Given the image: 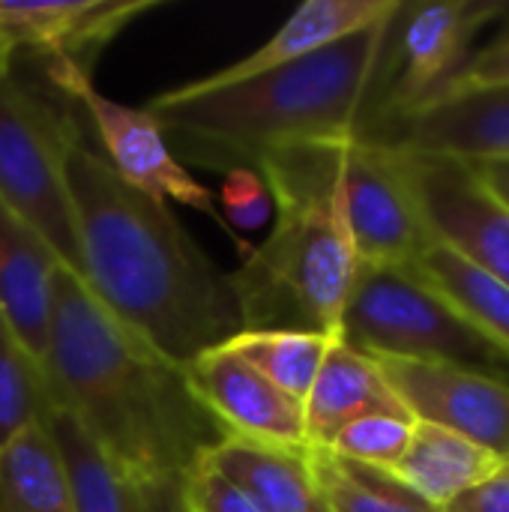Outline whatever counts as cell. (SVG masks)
<instances>
[{
	"instance_id": "obj_3",
	"label": "cell",
	"mask_w": 509,
	"mask_h": 512,
	"mask_svg": "<svg viewBox=\"0 0 509 512\" xmlns=\"http://www.w3.org/2000/svg\"><path fill=\"white\" fill-rule=\"evenodd\" d=\"M393 18L240 81H186L144 108L183 165L222 174H258L270 153L297 144H345L366 123Z\"/></svg>"
},
{
	"instance_id": "obj_32",
	"label": "cell",
	"mask_w": 509,
	"mask_h": 512,
	"mask_svg": "<svg viewBox=\"0 0 509 512\" xmlns=\"http://www.w3.org/2000/svg\"><path fill=\"white\" fill-rule=\"evenodd\" d=\"M12 66H15V63H12L9 57H3V54H0V78H6V75L12 72Z\"/></svg>"
},
{
	"instance_id": "obj_16",
	"label": "cell",
	"mask_w": 509,
	"mask_h": 512,
	"mask_svg": "<svg viewBox=\"0 0 509 512\" xmlns=\"http://www.w3.org/2000/svg\"><path fill=\"white\" fill-rule=\"evenodd\" d=\"M201 462L231 480L264 512H330L312 447H279L225 435Z\"/></svg>"
},
{
	"instance_id": "obj_14",
	"label": "cell",
	"mask_w": 509,
	"mask_h": 512,
	"mask_svg": "<svg viewBox=\"0 0 509 512\" xmlns=\"http://www.w3.org/2000/svg\"><path fill=\"white\" fill-rule=\"evenodd\" d=\"M360 138L462 162L509 156V84L453 90Z\"/></svg>"
},
{
	"instance_id": "obj_2",
	"label": "cell",
	"mask_w": 509,
	"mask_h": 512,
	"mask_svg": "<svg viewBox=\"0 0 509 512\" xmlns=\"http://www.w3.org/2000/svg\"><path fill=\"white\" fill-rule=\"evenodd\" d=\"M51 396L141 486L177 498L198 459L225 438L183 366L120 324L69 270L54 279Z\"/></svg>"
},
{
	"instance_id": "obj_7",
	"label": "cell",
	"mask_w": 509,
	"mask_h": 512,
	"mask_svg": "<svg viewBox=\"0 0 509 512\" xmlns=\"http://www.w3.org/2000/svg\"><path fill=\"white\" fill-rule=\"evenodd\" d=\"M504 9V3L489 0L402 3L393 18L387 54L378 72H387V90L381 93L375 114L363 123L360 135L396 123L438 99L471 60V39Z\"/></svg>"
},
{
	"instance_id": "obj_15",
	"label": "cell",
	"mask_w": 509,
	"mask_h": 512,
	"mask_svg": "<svg viewBox=\"0 0 509 512\" xmlns=\"http://www.w3.org/2000/svg\"><path fill=\"white\" fill-rule=\"evenodd\" d=\"M60 261L42 237L0 201V315L45 366Z\"/></svg>"
},
{
	"instance_id": "obj_25",
	"label": "cell",
	"mask_w": 509,
	"mask_h": 512,
	"mask_svg": "<svg viewBox=\"0 0 509 512\" xmlns=\"http://www.w3.org/2000/svg\"><path fill=\"white\" fill-rule=\"evenodd\" d=\"M51 402L54 396L45 366L27 351V345L0 315V447H6L24 429L45 423Z\"/></svg>"
},
{
	"instance_id": "obj_30",
	"label": "cell",
	"mask_w": 509,
	"mask_h": 512,
	"mask_svg": "<svg viewBox=\"0 0 509 512\" xmlns=\"http://www.w3.org/2000/svg\"><path fill=\"white\" fill-rule=\"evenodd\" d=\"M447 512H509V465L483 486L462 495Z\"/></svg>"
},
{
	"instance_id": "obj_21",
	"label": "cell",
	"mask_w": 509,
	"mask_h": 512,
	"mask_svg": "<svg viewBox=\"0 0 509 512\" xmlns=\"http://www.w3.org/2000/svg\"><path fill=\"white\" fill-rule=\"evenodd\" d=\"M411 270L438 291L483 339L509 357V288L453 249L429 240Z\"/></svg>"
},
{
	"instance_id": "obj_6",
	"label": "cell",
	"mask_w": 509,
	"mask_h": 512,
	"mask_svg": "<svg viewBox=\"0 0 509 512\" xmlns=\"http://www.w3.org/2000/svg\"><path fill=\"white\" fill-rule=\"evenodd\" d=\"M339 339L375 360L450 363L509 384V357L411 267L360 264Z\"/></svg>"
},
{
	"instance_id": "obj_29",
	"label": "cell",
	"mask_w": 509,
	"mask_h": 512,
	"mask_svg": "<svg viewBox=\"0 0 509 512\" xmlns=\"http://www.w3.org/2000/svg\"><path fill=\"white\" fill-rule=\"evenodd\" d=\"M222 207L243 225H258L270 210V195L255 171H231L222 186Z\"/></svg>"
},
{
	"instance_id": "obj_23",
	"label": "cell",
	"mask_w": 509,
	"mask_h": 512,
	"mask_svg": "<svg viewBox=\"0 0 509 512\" xmlns=\"http://www.w3.org/2000/svg\"><path fill=\"white\" fill-rule=\"evenodd\" d=\"M339 336H324L312 330H240L225 342L237 357L258 369L270 384L297 402H306L315 375Z\"/></svg>"
},
{
	"instance_id": "obj_10",
	"label": "cell",
	"mask_w": 509,
	"mask_h": 512,
	"mask_svg": "<svg viewBox=\"0 0 509 512\" xmlns=\"http://www.w3.org/2000/svg\"><path fill=\"white\" fill-rule=\"evenodd\" d=\"M342 204L360 264L411 267L429 246L393 153L369 138L342 147Z\"/></svg>"
},
{
	"instance_id": "obj_31",
	"label": "cell",
	"mask_w": 509,
	"mask_h": 512,
	"mask_svg": "<svg viewBox=\"0 0 509 512\" xmlns=\"http://www.w3.org/2000/svg\"><path fill=\"white\" fill-rule=\"evenodd\" d=\"M480 183L509 210V156L504 159H483V162H468Z\"/></svg>"
},
{
	"instance_id": "obj_12",
	"label": "cell",
	"mask_w": 509,
	"mask_h": 512,
	"mask_svg": "<svg viewBox=\"0 0 509 512\" xmlns=\"http://www.w3.org/2000/svg\"><path fill=\"white\" fill-rule=\"evenodd\" d=\"M159 0H0V54H36L90 75L102 48Z\"/></svg>"
},
{
	"instance_id": "obj_24",
	"label": "cell",
	"mask_w": 509,
	"mask_h": 512,
	"mask_svg": "<svg viewBox=\"0 0 509 512\" xmlns=\"http://www.w3.org/2000/svg\"><path fill=\"white\" fill-rule=\"evenodd\" d=\"M312 459L330 512H438L381 468L315 447Z\"/></svg>"
},
{
	"instance_id": "obj_13",
	"label": "cell",
	"mask_w": 509,
	"mask_h": 512,
	"mask_svg": "<svg viewBox=\"0 0 509 512\" xmlns=\"http://www.w3.org/2000/svg\"><path fill=\"white\" fill-rule=\"evenodd\" d=\"M189 390L231 438L309 447L303 402L282 393L231 348L219 345L183 366Z\"/></svg>"
},
{
	"instance_id": "obj_4",
	"label": "cell",
	"mask_w": 509,
	"mask_h": 512,
	"mask_svg": "<svg viewBox=\"0 0 509 512\" xmlns=\"http://www.w3.org/2000/svg\"><path fill=\"white\" fill-rule=\"evenodd\" d=\"M345 144H297L258 165L276 219L267 240L228 273L243 330L339 336L360 270L342 204Z\"/></svg>"
},
{
	"instance_id": "obj_11",
	"label": "cell",
	"mask_w": 509,
	"mask_h": 512,
	"mask_svg": "<svg viewBox=\"0 0 509 512\" xmlns=\"http://www.w3.org/2000/svg\"><path fill=\"white\" fill-rule=\"evenodd\" d=\"M417 423L456 432L509 465V384L450 363L375 360Z\"/></svg>"
},
{
	"instance_id": "obj_28",
	"label": "cell",
	"mask_w": 509,
	"mask_h": 512,
	"mask_svg": "<svg viewBox=\"0 0 509 512\" xmlns=\"http://www.w3.org/2000/svg\"><path fill=\"white\" fill-rule=\"evenodd\" d=\"M504 84H509V24L486 48L471 54V60L462 66V72L453 78V84L444 93L474 90V87H504Z\"/></svg>"
},
{
	"instance_id": "obj_22",
	"label": "cell",
	"mask_w": 509,
	"mask_h": 512,
	"mask_svg": "<svg viewBox=\"0 0 509 512\" xmlns=\"http://www.w3.org/2000/svg\"><path fill=\"white\" fill-rule=\"evenodd\" d=\"M0 512H75L60 450L45 423L0 447Z\"/></svg>"
},
{
	"instance_id": "obj_20",
	"label": "cell",
	"mask_w": 509,
	"mask_h": 512,
	"mask_svg": "<svg viewBox=\"0 0 509 512\" xmlns=\"http://www.w3.org/2000/svg\"><path fill=\"white\" fill-rule=\"evenodd\" d=\"M507 468L504 459L480 444L432 423H414L405 456L387 471L432 510L447 512L462 495Z\"/></svg>"
},
{
	"instance_id": "obj_8",
	"label": "cell",
	"mask_w": 509,
	"mask_h": 512,
	"mask_svg": "<svg viewBox=\"0 0 509 512\" xmlns=\"http://www.w3.org/2000/svg\"><path fill=\"white\" fill-rule=\"evenodd\" d=\"M45 75L54 90H60L69 102H78L84 108L90 126L102 141L105 162L123 183L165 204L177 201L183 207H192L216 219L225 231H231L213 201V192L204 183H198L189 174V168L174 156L162 126L147 108L120 105L102 96L87 72L66 63H45Z\"/></svg>"
},
{
	"instance_id": "obj_9",
	"label": "cell",
	"mask_w": 509,
	"mask_h": 512,
	"mask_svg": "<svg viewBox=\"0 0 509 512\" xmlns=\"http://www.w3.org/2000/svg\"><path fill=\"white\" fill-rule=\"evenodd\" d=\"M387 147V144H384ZM429 240L453 249L509 288V210L462 159L387 147Z\"/></svg>"
},
{
	"instance_id": "obj_18",
	"label": "cell",
	"mask_w": 509,
	"mask_h": 512,
	"mask_svg": "<svg viewBox=\"0 0 509 512\" xmlns=\"http://www.w3.org/2000/svg\"><path fill=\"white\" fill-rule=\"evenodd\" d=\"M366 414L411 417L405 405L396 399V393L390 390L375 357L336 339L303 402L306 444L315 450H327L342 426Z\"/></svg>"
},
{
	"instance_id": "obj_26",
	"label": "cell",
	"mask_w": 509,
	"mask_h": 512,
	"mask_svg": "<svg viewBox=\"0 0 509 512\" xmlns=\"http://www.w3.org/2000/svg\"><path fill=\"white\" fill-rule=\"evenodd\" d=\"M414 423L417 420L402 414H366L342 426L327 450L342 459L390 471L405 456L414 435Z\"/></svg>"
},
{
	"instance_id": "obj_5",
	"label": "cell",
	"mask_w": 509,
	"mask_h": 512,
	"mask_svg": "<svg viewBox=\"0 0 509 512\" xmlns=\"http://www.w3.org/2000/svg\"><path fill=\"white\" fill-rule=\"evenodd\" d=\"M69 99L15 75L0 78V201L30 225L63 270L84 282V246L69 186V150L81 135Z\"/></svg>"
},
{
	"instance_id": "obj_19",
	"label": "cell",
	"mask_w": 509,
	"mask_h": 512,
	"mask_svg": "<svg viewBox=\"0 0 509 512\" xmlns=\"http://www.w3.org/2000/svg\"><path fill=\"white\" fill-rule=\"evenodd\" d=\"M45 426L60 450L75 512H183L177 498L129 477L63 405L51 402Z\"/></svg>"
},
{
	"instance_id": "obj_27",
	"label": "cell",
	"mask_w": 509,
	"mask_h": 512,
	"mask_svg": "<svg viewBox=\"0 0 509 512\" xmlns=\"http://www.w3.org/2000/svg\"><path fill=\"white\" fill-rule=\"evenodd\" d=\"M177 501L183 512H264L246 492L207 468L201 459L180 483Z\"/></svg>"
},
{
	"instance_id": "obj_1",
	"label": "cell",
	"mask_w": 509,
	"mask_h": 512,
	"mask_svg": "<svg viewBox=\"0 0 509 512\" xmlns=\"http://www.w3.org/2000/svg\"><path fill=\"white\" fill-rule=\"evenodd\" d=\"M69 186L84 246V285L132 333L189 366L243 330L231 276L186 234L171 207L123 183L81 132Z\"/></svg>"
},
{
	"instance_id": "obj_17",
	"label": "cell",
	"mask_w": 509,
	"mask_h": 512,
	"mask_svg": "<svg viewBox=\"0 0 509 512\" xmlns=\"http://www.w3.org/2000/svg\"><path fill=\"white\" fill-rule=\"evenodd\" d=\"M399 0H306L300 3L291 18L252 54L207 72L201 81L207 84H225L240 81L285 63H294L300 57H309L321 48H330L378 21H387L399 12Z\"/></svg>"
}]
</instances>
